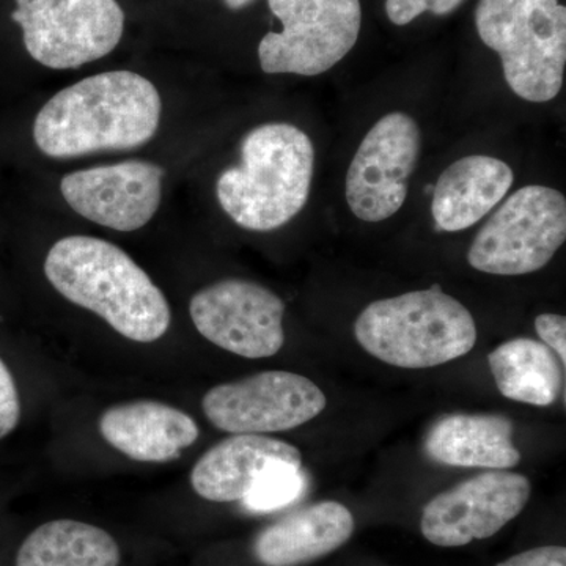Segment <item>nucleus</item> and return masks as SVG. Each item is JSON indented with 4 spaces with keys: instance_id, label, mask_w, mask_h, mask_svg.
Listing matches in <instances>:
<instances>
[{
    "instance_id": "nucleus-13",
    "label": "nucleus",
    "mask_w": 566,
    "mask_h": 566,
    "mask_svg": "<svg viewBox=\"0 0 566 566\" xmlns=\"http://www.w3.org/2000/svg\"><path fill=\"white\" fill-rule=\"evenodd\" d=\"M164 170L147 161H126L65 175L63 199L82 218L117 232L151 221L163 197Z\"/></svg>"
},
{
    "instance_id": "nucleus-14",
    "label": "nucleus",
    "mask_w": 566,
    "mask_h": 566,
    "mask_svg": "<svg viewBox=\"0 0 566 566\" xmlns=\"http://www.w3.org/2000/svg\"><path fill=\"white\" fill-rule=\"evenodd\" d=\"M104 441L139 463H170L196 444L199 424L188 412L161 401L111 406L99 417Z\"/></svg>"
},
{
    "instance_id": "nucleus-27",
    "label": "nucleus",
    "mask_w": 566,
    "mask_h": 566,
    "mask_svg": "<svg viewBox=\"0 0 566 566\" xmlns=\"http://www.w3.org/2000/svg\"><path fill=\"white\" fill-rule=\"evenodd\" d=\"M223 2L227 3V7L232 10H241L244 9V7H248L249 3L252 2V0H223Z\"/></svg>"
},
{
    "instance_id": "nucleus-24",
    "label": "nucleus",
    "mask_w": 566,
    "mask_h": 566,
    "mask_svg": "<svg viewBox=\"0 0 566 566\" xmlns=\"http://www.w3.org/2000/svg\"><path fill=\"white\" fill-rule=\"evenodd\" d=\"M497 566H566V547L539 546L506 558Z\"/></svg>"
},
{
    "instance_id": "nucleus-1",
    "label": "nucleus",
    "mask_w": 566,
    "mask_h": 566,
    "mask_svg": "<svg viewBox=\"0 0 566 566\" xmlns=\"http://www.w3.org/2000/svg\"><path fill=\"white\" fill-rule=\"evenodd\" d=\"M161 109V96L140 74L99 73L52 96L36 115L33 139L51 158L132 150L153 139Z\"/></svg>"
},
{
    "instance_id": "nucleus-25",
    "label": "nucleus",
    "mask_w": 566,
    "mask_h": 566,
    "mask_svg": "<svg viewBox=\"0 0 566 566\" xmlns=\"http://www.w3.org/2000/svg\"><path fill=\"white\" fill-rule=\"evenodd\" d=\"M430 0H386V11L395 25H406L428 11Z\"/></svg>"
},
{
    "instance_id": "nucleus-20",
    "label": "nucleus",
    "mask_w": 566,
    "mask_h": 566,
    "mask_svg": "<svg viewBox=\"0 0 566 566\" xmlns=\"http://www.w3.org/2000/svg\"><path fill=\"white\" fill-rule=\"evenodd\" d=\"M120 547L102 527L55 520L36 527L18 551L17 566H118Z\"/></svg>"
},
{
    "instance_id": "nucleus-19",
    "label": "nucleus",
    "mask_w": 566,
    "mask_h": 566,
    "mask_svg": "<svg viewBox=\"0 0 566 566\" xmlns=\"http://www.w3.org/2000/svg\"><path fill=\"white\" fill-rule=\"evenodd\" d=\"M488 364L499 392L517 403L551 406L564 389V365L542 342L513 338L491 352Z\"/></svg>"
},
{
    "instance_id": "nucleus-26",
    "label": "nucleus",
    "mask_w": 566,
    "mask_h": 566,
    "mask_svg": "<svg viewBox=\"0 0 566 566\" xmlns=\"http://www.w3.org/2000/svg\"><path fill=\"white\" fill-rule=\"evenodd\" d=\"M461 3H463V0H430L428 11L438 14V17H444V14L452 13Z\"/></svg>"
},
{
    "instance_id": "nucleus-5",
    "label": "nucleus",
    "mask_w": 566,
    "mask_h": 566,
    "mask_svg": "<svg viewBox=\"0 0 566 566\" xmlns=\"http://www.w3.org/2000/svg\"><path fill=\"white\" fill-rule=\"evenodd\" d=\"M475 24L515 95L531 103L556 98L566 65V10L558 0H480Z\"/></svg>"
},
{
    "instance_id": "nucleus-8",
    "label": "nucleus",
    "mask_w": 566,
    "mask_h": 566,
    "mask_svg": "<svg viewBox=\"0 0 566 566\" xmlns=\"http://www.w3.org/2000/svg\"><path fill=\"white\" fill-rule=\"evenodd\" d=\"M11 20L33 61L52 70L80 69L120 43L125 13L117 0H17Z\"/></svg>"
},
{
    "instance_id": "nucleus-2",
    "label": "nucleus",
    "mask_w": 566,
    "mask_h": 566,
    "mask_svg": "<svg viewBox=\"0 0 566 566\" xmlns=\"http://www.w3.org/2000/svg\"><path fill=\"white\" fill-rule=\"evenodd\" d=\"M44 274L70 303L102 316L137 344H151L170 327L169 303L150 275L117 245L92 237H66L52 245Z\"/></svg>"
},
{
    "instance_id": "nucleus-21",
    "label": "nucleus",
    "mask_w": 566,
    "mask_h": 566,
    "mask_svg": "<svg viewBox=\"0 0 566 566\" xmlns=\"http://www.w3.org/2000/svg\"><path fill=\"white\" fill-rule=\"evenodd\" d=\"M305 486L307 479L303 465H275L256 480L241 504L249 512H274L297 501L304 494Z\"/></svg>"
},
{
    "instance_id": "nucleus-9",
    "label": "nucleus",
    "mask_w": 566,
    "mask_h": 566,
    "mask_svg": "<svg viewBox=\"0 0 566 566\" xmlns=\"http://www.w3.org/2000/svg\"><path fill=\"white\" fill-rule=\"evenodd\" d=\"M326 405V395L307 376L270 370L212 387L202 409L226 433L266 434L311 422Z\"/></svg>"
},
{
    "instance_id": "nucleus-10",
    "label": "nucleus",
    "mask_w": 566,
    "mask_h": 566,
    "mask_svg": "<svg viewBox=\"0 0 566 566\" xmlns=\"http://www.w3.org/2000/svg\"><path fill=\"white\" fill-rule=\"evenodd\" d=\"M420 150L422 134L415 118L392 112L376 123L346 174V202L357 219L382 222L401 210Z\"/></svg>"
},
{
    "instance_id": "nucleus-7",
    "label": "nucleus",
    "mask_w": 566,
    "mask_h": 566,
    "mask_svg": "<svg viewBox=\"0 0 566 566\" xmlns=\"http://www.w3.org/2000/svg\"><path fill=\"white\" fill-rule=\"evenodd\" d=\"M282 32L259 44L268 74L318 76L337 65L357 43L363 22L359 0H268Z\"/></svg>"
},
{
    "instance_id": "nucleus-6",
    "label": "nucleus",
    "mask_w": 566,
    "mask_h": 566,
    "mask_svg": "<svg viewBox=\"0 0 566 566\" xmlns=\"http://www.w3.org/2000/svg\"><path fill=\"white\" fill-rule=\"evenodd\" d=\"M566 240V200L557 189H517L480 229L468 262L480 273L524 275L543 270Z\"/></svg>"
},
{
    "instance_id": "nucleus-11",
    "label": "nucleus",
    "mask_w": 566,
    "mask_h": 566,
    "mask_svg": "<svg viewBox=\"0 0 566 566\" xmlns=\"http://www.w3.org/2000/svg\"><path fill=\"white\" fill-rule=\"evenodd\" d=\"M203 338L245 359H266L285 344V304L260 283L226 279L205 286L189 304Z\"/></svg>"
},
{
    "instance_id": "nucleus-17",
    "label": "nucleus",
    "mask_w": 566,
    "mask_h": 566,
    "mask_svg": "<svg viewBox=\"0 0 566 566\" xmlns=\"http://www.w3.org/2000/svg\"><path fill=\"white\" fill-rule=\"evenodd\" d=\"M512 167L493 156L472 155L447 167L434 186L431 214L439 230L461 232L482 221L513 186Z\"/></svg>"
},
{
    "instance_id": "nucleus-16",
    "label": "nucleus",
    "mask_w": 566,
    "mask_h": 566,
    "mask_svg": "<svg viewBox=\"0 0 566 566\" xmlns=\"http://www.w3.org/2000/svg\"><path fill=\"white\" fill-rule=\"evenodd\" d=\"M353 513L340 502L324 501L282 517L256 535L253 556L263 566H301L348 543Z\"/></svg>"
},
{
    "instance_id": "nucleus-23",
    "label": "nucleus",
    "mask_w": 566,
    "mask_h": 566,
    "mask_svg": "<svg viewBox=\"0 0 566 566\" xmlns=\"http://www.w3.org/2000/svg\"><path fill=\"white\" fill-rule=\"evenodd\" d=\"M535 329L543 344L556 353L560 364H566V318L564 315L542 314L536 316Z\"/></svg>"
},
{
    "instance_id": "nucleus-3",
    "label": "nucleus",
    "mask_w": 566,
    "mask_h": 566,
    "mask_svg": "<svg viewBox=\"0 0 566 566\" xmlns=\"http://www.w3.org/2000/svg\"><path fill=\"white\" fill-rule=\"evenodd\" d=\"M314 166V144L303 129L266 123L245 134L240 166L219 177V205L241 229L273 232L303 211Z\"/></svg>"
},
{
    "instance_id": "nucleus-22",
    "label": "nucleus",
    "mask_w": 566,
    "mask_h": 566,
    "mask_svg": "<svg viewBox=\"0 0 566 566\" xmlns=\"http://www.w3.org/2000/svg\"><path fill=\"white\" fill-rule=\"evenodd\" d=\"M21 419V400L17 382L7 364L0 359V441L17 430Z\"/></svg>"
},
{
    "instance_id": "nucleus-18",
    "label": "nucleus",
    "mask_w": 566,
    "mask_h": 566,
    "mask_svg": "<svg viewBox=\"0 0 566 566\" xmlns=\"http://www.w3.org/2000/svg\"><path fill=\"white\" fill-rule=\"evenodd\" d=\"M424 450L436 463L506 471L520 464L512 420L499 415H450L433 424Z\"/></svg>"
},
{
    "instance_id": "nucleus-15",
    "label": "nucleus",
    "mask_w": 566,
    "mask_h": 566,
    "mask_svg": "<svg viewBox=\"0 0 566 566\" xmlns=\"http://www.w3.org/2000/svg\"><path fill=\"white\" fill-rule=\"evenodd\" d=\"M281 464L301 468L300 449L264 434H232L200 457L191 485L205 501L241 502L260 476Z\"/></svg>"
},
{
    "instance_id": "nucleus-4",
    "label": "nucleus",
    "mask_w": 566,
    "mask_h": 566,
    "mask_svg": "<svg viewBox=\"0 0 566 566\" xmlns=\"http://www.w3.org/2000/svg\"><path fill=\"white\" fill-rule=\"evenodd\" d=\"M354 335L370 356L408 370L452 363L476 344L474 316L438 286L368 304Z\"/></svg>"
},
{
    "instance_id": "nucleus-12",
    "label": "nucleus",
    "mask_w": 566,
    "mask_h": 566,
    "mask_svg": "<svg viewBox=\"0 0 566 566\" xmlns=\"http://www.w3.org/2000/svg\"><path fill=\"white\" fill-rule=\"evenodd\" d=\"M526 475L490 471L442 491L424 505L420 531L431 545L460 547L491 538L526 509Z\"/></svg>"
}]
</instances>
